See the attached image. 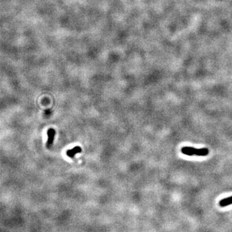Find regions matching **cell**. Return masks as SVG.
Segmentation results:
<instances>
[{
	"mask_svg": "<svg viewBox=\"0 0 232 232\" xmlns=\"http://www.w3.org/2000/svg\"><path fill=\"white\" fill-rule=\"evenodd\" d=\"M47 135H48V141L46 142V146L49 148L52 146V145L53 144L54 137L55 135V131L53 128H50L47 132Z\"/></svg>",
	"mask_w": 232,
	"mask_h": 232,
	"instance_id": "obj_1",
	"label": "cell"
},
{
	"mask_svg": "<svg viewBox=\"0 0 232 232\" xmlns=\"http://www.w3.org/2000/svg\"><path fill=\"white\" fill-rule=\"evenodd\" d=\"M181 152L183 154L187 155H196L197 149L192 147L185 146V147H183L181 149Z\"/></svg>",
	"mask_w": 232,
	"mask_h": 232,
	"instance_id": "obj_2",
	"label": "cell"
},
{
	"mask_svg": "<svg viewBox=\"0 0 232 232\" xmlns=\"http://www.w3.org/2000/svg\"><path fill=\"white\" fill-rule=\"evenodd\" d=\"M81 151H82V150H81V147L76 146V147L72 148V149L68 150L67 152V155L69 157H71V158H72V157H74V155H75L76 154H79V153H81Z\"/></svg>",
	"mask_w": 232,
	"mask_h": 232,
	"instance_id": "obj_3",
	"label": "cell"
},
{
	"mask_svg": "<svg viewBox=\"0 0 232 232\" xmlns=\"http://www.w3.org/2000/svg\"><path fill=\"white\" fill-rule=\"evenodd\" d=\"M230 205H232V196L222 199L219 202V206L221 207H225Z\"/></svg>",
	"mask_w": 232,
	"mask_h": 232,
	"instance_id": "obj_4",
	"label": "cell"
},
{
	"mask_svg": "<svg viewBox=\"0 0 232 232\" xmlns=\"http://www.w3.org/2000/svg\"><path fill=\"white\" fill-rule=\"evenodd\" d=\"M208 153H209V150L208 148H200V149H197L196 155L205 156L208 154Z\"/></svg>",
	"mask_w": 232,
	"mask_h": 232,
	"instance_id": "obj_5",
	"label": "cell"
}]
</instances>
